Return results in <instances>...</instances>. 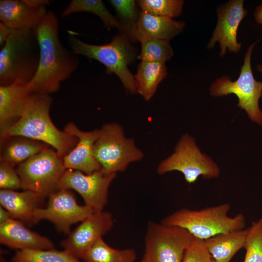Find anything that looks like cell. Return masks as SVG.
I'll use <instances>...</instances> for the list:
<instances>
[{
  "instance_id": "21",
  "label": "cell",
  "mask_w": 262,
  "mask_h": 262,
  "mask_svg": "<svg viewBox=\"0 0 262 262\" xmlns=\"http://www.w3.org/2000/svg\"><path fill=\"white\" fill-rule=\"evenodd\" d=\"M49 145L21 135H8L0 139V161L17 166L42 151Z\"/></svg>"
},
{
  "instance_id": "30",
  "label": "cell",
  "mask_w": 262,
  "mask_h": 262,
  "mask_svg": "<svg viewBox=\"0 0 262 262\" xmlns=\"http://www.w3.org/2000/svg\"><path fill=\"white\" fill-rule=\"evenodd\" d=\"M244 262H262V218L248 228Z\"/></svg>"
},
{
  "instance_id": "37",
  "label": "cell",
  "mask_w": 262,
  "mask_h": 262,
  "mask_svg": "<svg viewBox=\"0 0 262 262\" xmlns=\"http://www.w3.org/2000/svg\"><path fill=\"white\" fill-rule=\"evenodd\" d=\"M257 69L262 74V65L258 64L257 66Z\"/></svg>"
},
{
  "instance_id": "8",
  "label": "cell",
  "mask_w": 262,
  "mask_h": 262,
  "mask_svg": "<svg viewBox=\"0 0 262 262\" xmlns=\"http://www.w3.org/2000/svg\"><path fill=\"white\" fill-rule=\"evenodd\" d=\"M21 188L48 197L57 190L59 181L66 170L63 157L49 147L16 166Z\"/></svg>"
},
{
  "instance_id": "16",
  "label": "cell",
  "mask_w": 262,
  "mask_h": 262,
  "mask_svg": "<svg viewBox=\"0 0 262 262\" xmlns=\"http://www.w3.org/2000/svg\"><path fill=\"white\" fill-rule=\"evenodd\" d=\"M34 94L27 84L0 85V138L21 118Z\"/></svg>"
},
{
  "instance_id": "1",
  "label": "cell",
  "mask_w": 262,
  "mask_h": 262,
  "mask_svg": "<svg viewBox=\"0 0 262 262\" xmlns=\"http://www.w3.org/2000/svg\"><path fill=\"white\" fill-rule=\"evenodd\" d=\"M39 47L37 71L27 83L34 93L56 92L62 82L68 79L79 66L78 55L67 49L59 37V20L50 10L35 29Z\"/></svg>"
},
{
  "instance_id": "22",
  "label": "cell",
  "mask_w": 262,
  "mask_h": 262,
  "mask_svg": "<svg viewBox=\"0 0 262 262\" xmlns=\"http://www.w3.org/2000/svg\"><path fill=\"white\" fill-rule=\"evenodd\" d=\"M248 228L219 234L204 240L212 259L215 262H229L244 248Z\"/></svg>"
},
{
  "instance_id": "39",
  "label": "cell",
  "mask_w": 262,
  "mask_h": 262,
  "mask_svg": "<svg viewBox=\"0 0 262 262\" xmlns=\"http://www.w3.org/2000/svg\"><path fill=\"white\" fill-rule=\"evenodd\" d=\"M211 262H215L214 260H213L212 259Z\"/></svg>"
},
{
  "instance_id": "9",
  "label": "cell",
  "mask_w": 262,
  "mask_h": 262,
  "mask_svg": "<svg viewBox=\"0 0 262 262\" xmlns=\"http://www.w3.org/2000/svg\"><path fill=\"white\" fill-rule=\"evenodd\" d=\"M194 238L183 228L149 221L143 257L148 262H182L185 251Z\"/></svg>"
},
{
  "instance_id": "35",
  "label": "cell",
  "mask_w": 262,
  "mask_h": 262,
  "mask_svg": "<svg viewBox=\"0 0 262 262\" xmlns=\"http://www.w3.org/2000/svg\"><path fill=\"white\" fill-rule=\"evenodd\" d=\"M10 218H12L9 212L0 206V223H3Z\"/></svg>"
},
{
  "instance_id": "25",
  "label": "cell",
  "mask_w": 262,
  "mask_h": 262,
  "mask_svg": "<svg viewBox=\"0 0 262 262\" xmlns=\"http://www.w3.org/2000/svg\"><path fill=\"white\" fill-rule=\"evenodd\" d=\"M84 262H136V254L132 248L116 249L100 238L84 254Z\"/></svg>"
},
{
  "instance_id": "13",
  "label": "cell",
  "mask_w": 262,
  "mask_h": 262,
  "mask_svg": "<svg viewBox=\"0 0 262 262\" xmlns=\"http://www.w3.org/2000/svg\"><path fill=\"white\" fill-rule=\"evenodd\" d=\"M243 0H231L219 7L217 10V21L213 35L207 45L211 49L218 42L220 56L223 57L228 49L238 53L241 43L237 41V31L242 20L247 15Z\"/></svg>"
},
{
  "instance_id": "17",
  "label": "cell",
  "mask_w": 262,
  "mask_h": 262,
  "mask_svg": "<svg viewBox=\"0 0 262 262\" xmlns=\"http://www.w3.org/2000/svg\"><path fill=\"white\" fill-rule=\"evenodd\" d=\"M185 23L172 18L150 14L141 10L131 31L132 42L157 38L169 41L180 33Z\"/></svg>"
},
{
  "instance_id": "11",
  "label": "cell",
  "mask_w": 262,
  "mask_h": 262,
  "mask_svg": "<svg viewBox=\"0 0 262 262\" xmlns=\"http://www.w3.org/2000/svg\"><path fill=\"white\" fill-rule=\"evenodd\" d=\"M116 176V173H107L101 169L85 174L67 169L59 181L58 189L75 190L94 213L100 212L108 202L109 188Z\"/></svg>"
},
{
  "instance_id": "31",
  "label": "cell",
  "mask_w": 262,
  "mask_h": 262,
  "mask_svg": "<svg viewBox=\"0 0 262 262\" xmlns=\"http://www.w3.org/2000/svg\"><path fill=\"white\" fill-rule=\"evenodd\" d=\"M212 260L205 241L194 237L185 251L182 262H211Z\"/></svg>"
},
{
  "instance_id": "38",
  "label": "cell",
  "mask_w": 262,
  "mask_h": 262,
  "mask_svg": "<svg viewBox=\"0 0 262 262\" xmlns=\"http://www.w3.org/2000/svg\"><path fill=\"white\" fill-rule=\"evenodd\" d=\"M140 262H148L147 260L143 257Z\"/></svg>"
},
{
  "instance_id": "2",
  "label": "cell",
  "mask_w": 262,
  "mask_h": 262,
  "mask_svg": "<svg viewBox=\"0 0 262 262\" xmlns=\"http://www.w3.org/2000/svg\"><path fill=\"white\" fill-rule=\"evenodd\" d=\"M52 103L50 94L35 93L22 116L4 137H27L49 145L63 157L68 154L76 146L78 139L59 130L53 124L49 114Z\"/></svg>"
},
{
  "instance_id": "32",
  "label": "cell",
  "mask_w": 262,
  "mask_h": 262,
  "mask_svg": "<svg viewBox=\"0 0 262 262\" xmlns=\"http://www.w3.org/2000/svg\"><path fill=\"white\" fill-rule=\"evenodd\" d=\"M0 189L15 190L21 188L20 178L14 167L0 161Z\"/></svg>"
},
{
  "instance_id": "19",
  "label": "cell",
  "mask_w": 262,
  "mask_h": 262,
  "mask_svg": "<svg viewBox=\"0 0 262 262\" xmlns=\"http://www.w3.org/2000/svg\"><path fill=\"white\" fill-rule=\"evenodd\" d=\"M0 242L18 250L54 249L50 240L31 230L22 222L14 218L0 224Z\"/></svg>"
},
{
  "instance_id": "26",
  "label": "cell",
  "mask_w": 262,
  "mask_h": 262,
  "mask_svg": "<svg viewBox=\"0 0 262 262\" xmlns=\"http://www.w3.org/2000/svg\"><path fill=\"white\" fill-rule=\"evenodd\" d=\"M80 259L64 250L24 249L17 250L12 262H81Z\"/></svg>"
},
{
  "instance_id": "14",
  "label": "cell",
  "mask_w": 262,
  "mask_h": 262,
  "mask_svg": "<svg viewBox=\"0 0 262 262\" xmlns=\"http://www.w3.org/2000/svg\"><path fill=\"white\" fill-rule=\"evenodd\" d=\"M114 225L111 213H94L82 222L68 236L60 242L61 246L74 256L82 259L87 251Z\"/></svg>"
},
{
  "instance_id": "3",
  "label": "cell",
  "mask_w": 262,
  "mask_h": 262,
  "mask_svg": "<svg viewBox=\"0 0 262 262\" xmlns=\"http://www.w3.org/2000/svg\"><path fill=\"white\" fill-rule=\"evenodd\" d=\"M39 56L35 30H13L0 50V85L28 83L37 71Z\"/></svg>"
},
{
  "instance_id": "5",
  "label": "cell",
  "mask_w": 262,
  "mask_h": 262,
  "mask_svg": "<svg viewBox=\"0 0 262 262\" xmlns=\"http://www.w3.org/2000/svg\"><path fill=\"white\" fill-rule=\"evenodd\" d=\"M230 205L223 203L199 210L180 209L164 217L161 223L187 229L194 237L205 240L216 235L244 229L245 217L228 215Z\"/></svg>"
},
{
  "instance_id": "33",
  "label": "cell",
  "mask_w": 262,
  "mask_h": 262,
  "mask_svg": "<svg viewBox=\"0 0 262 262\" xmlns=\"http://www.w3.org/2000/svg\"><path fill=\"white\" fill-rule=\"evenodd\" d=\"M12 30L4 23L0 22V46L1 48L5 44Z\"/></svg>"
},
{
  "instance_id": "34",
  "label": "cell",
  "mask_w": 262,
  "mask_h": 262,
  "mask_svg": "<svg viewBox=\"0 0 262 262\" xmlns=\"http://www.w3.org/2000/svg\"><path fill=\"white\" fill-rule=\"evenodd\" d=\"M29 5L36 8L47 7L50 2L48 0H24Z\"/></svg>"
},
{
  "instance_id": "27",
  "label": "cell",
  "mask_w": 262,
  "mask_h": 262,
  "mask_svg": "<svg viewBox=\"0 0 262 262\" xmlns=\"http://www.w3.org/2000/svg\"><path fill=\"white\" fill-rule=\"evenodd\" d=\"M140 43L141 51L137 59L141 62L165 63L174 55L168 40L152 38L143 40Z\"/></svg>"
},
{
  "instance_id": "36",
  "label": "cell",
  "mask_w": 262,
  "mask_h": 262,
  "mask_svg": "<svg viewBox=\"0 0 262 262\" xmlns=\"http://www.w3.org/2000/svg\"><path fill=\"white\" fill-rule=\"evenodd\" d=\"M254 16L256 22L259 24L262 25V4L256 8Z\"/></svg>"
},
{
  "instance_id": "4",
  "label": "cell",
  "mask_w": 262,
  "mask_h": 262,
  "mask_svg": "<svg viewBox=\"0 0 262 262\" xmlns=\"http://www.w3.org/2000/svg\"><path fill=\"white\" fill-rule=\"evenodd\" d=\"M67 38L69 46L75 54L98 61L106 67L107 73H114L119 77L127 92L137 93L134 75L128 67L137 58V50L126 35L120 33L109 43L103 45L85 43L71 31H68Z\"/></svg>"
},
{
  "instance_id": "15",
  "label": "cell",
  "mask_w": 262,
  "mask_h": 262,
  "mask_svg": "<svg viewBox=\"0 0 262 262\" xmlns=\"http://www.w3.org/2000/svg\"><path fill=\"white\" fill-rule=\"evenodd\" d=\"M63 131L78 139L76 146L63 157L66 169L79 170L85 174L101 170V167L93 153L94 145L98 136L99 129L83 131L74 123L70 122Z\"/></svg>"
},
{
  "instance_id": "12",
  "label": "cell",
  "mask_w": 262,
  "mask_h": 262,
  "mask_svg": "<svg viewBox=\"0 0 262 262\" xmlns=\"http://www.w3.org/2000/svg\"><path fill=\"white\" fill-rule=\"evenodd\" d=\"M47 206L33 213V224L45 219L52 222L60 232L69 234L72 225L82 222L94 213L84 205H79L70 190L58 189L48 196Z\"/></svg>"
},
{
  "instance_id": "23",
  "label": "cell",
  "mask_w": 262,
  "mask_h": 262,
  "mask_svg": "<svg viewBox=\"0 0 262 262\" xmlns=\"http://www.w3.org/2000/svg\"><path fill=\"white\" fill-rule=\"evenodd\" d=\"M167 75L165 63L141 62L134 75L137 93L145 100H149L154 95L159 83Z\"/></svg>"
},
{
  "instance_id": "6",
  "label": "cell",
  "mask_w": 262,
  "mask_h": 262,
  "mask_svg": "<svg viewBox=\"0 0 262 262\" xmlns=\"http://www.w3.org/2000/svg\"><path fill=\"white\" fill-rule=\"evenodd\" d=\"M93 153L101 170L110 173L123 171L130 164L144 157L134 140L126 137L122 127L116 123H106L99 129Z\"/></svg>"
},
{
  "instance_id": "7",
  "label": "cell",
  "mask_w": 262,
  "mask_h": 262,
  "mask_svg": "<svg viewBox=\"0 0 262 262\" xmlns=\"http://www.w3.org/2000/svg\"><path fill=\"white\" fill-rule=\"evenodd\" d=\"M257 43L248 48L238 79L232 81L230 77L223 76L212 83L210 91L213 97L234 94L238 98V106L246 112L252 121L262 125V112L259 101L262 97V82L254 78L251 64L252 51Z\"/></svg>"
},
{
  "instance_id": "24",
  "label": "cell",
  "mask_w": 262,
  "mask_h": 262,
  "mask_svg": "<svg viewBox=\"0 0 262 262\" xmlns=\"http://www.w3.org/2000/svg\"><path fill=\"white\" fill-rule=\"evenodd\" d=\"M89 12L98 16L104 26L108 28H116L120 33L124 34L123 27L120 21L115 17L105 7L101 0H72L61 14L65 17L78 12Z\"/></svg>"
},
{
  "instance_id": "29",
  "label": "cell",
  "mask_w": 262,
  "mask_h": 262,
  "mask_svg": "<svg viewBox=\"0 0 262 262\" xmlns=\"http://www.w3.org/2000/svg\"><path fill=\"white\" fill-rule=\"evenodd\" d=\"M116 10L124 29V34L131 41V31L134 27L139 13L137 1L134 0H110L109 1Z\"/></svg>"
},
{
  "instance_id": "20",
  "label": "cell",
  "mask_w": 262,
  "mask_h": 262,
  "mask_svg": "<svg viewBox=\"0 0 262 262\" xmlns=\"http://www.w3.org/2000/svg\"><path fill=\"white\" fill-rule=\"evenodd\" d=\"M45 197L34 192L0 189L1 206L10 213L12 218L19 219L29 226L33 224V213L40 207Z\"/></svg>"
},
{
  "instance_id": "28",
  "label": "cell",
  "mask_w": 262,
  "mask_h": 262,
  "mask_svg": "<svg viewBox=\"0 0 262 262\" xmlns=\"http://www.w3.org/2000/svg\"><path fill=\"white\" fill-rule=\"evenodd\" d=\"M142 10L150 14L170 18L180 15L184 4L182 0H139Z\"/></svg>"
},
{
  "instance_id": "10",
  "label": "cell",
  "mask_w": 262,
  "mask_h": 262,
  "mask_svg": "<svg viewBox=\"0 0 262 262\" xmlns=\"http://www.w3.org/2000/svg\"><path fill=\"white\" fill-rule=\"evenodd\" d=\"M172 171L182 173L189 184L195 182L200 176L210 179L217 177L220 173L217 164L201 152L194 139L187 134L182 136L174 152L161 162L157 168L160 175Z\"/></svg>"
},
{
  "instance_id": "18",
  "label": "cell",
  "mask_w": 262,
  "mask_h": 262,
  "mask_svg": "<svg viewBox=\"0 0 262 262\" xmlns=\"http://www.w3.org/2000/svg\"><path fill=\"white\" fill-rule=\"evenodd\" d=\"M48 11L36 8L24 0H0V22L12 30H35Z\"/></svg>"
}]
</instances>
